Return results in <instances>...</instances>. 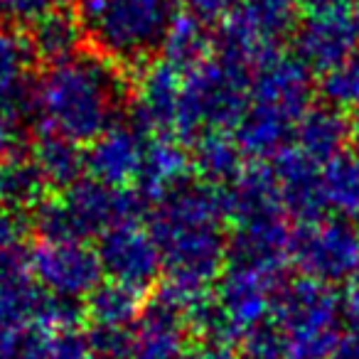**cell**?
Segmentation results:
<instances>
[{"mask_svg": "<svg viewBox=\"0 0 359 359\" xmlns=\"http://www.w3.org/2000/svg\"><path fill=\"white\" fill-rule=\"evenodd\" d=\"M25 148L22 145V133L20 123H15L13 118H8L6 114H0V158L15 153V150Z\"/></svg>", "mask_w": 359, "mask_h": 359, "instance_id": "d6a6232c", "label": "cell"}, {"mask_svg": "<svg viewBox=\"0 0 359 359\" xmlns=\"http://www.w3.org/2000/svg\"><path fill=\"white\" fill-rule=\"evenodd\" d=\"M217 55V32L180 11L160 52V60L177 74L187 76Z\"/></svg>", "mask_w": 359, "mask_h": 359, "instance_id": "7402d4cb", "label": "cell"}, {"mask_svg": "<svg viewBox=\"0 0 359 359\" xmlns=\"http://www.w3.org/2000/svg\"><path fill=\"white\" fill-rule=\"evenodd\" d=\"M342 313L344 323L352 330H359V271L342 288Z\"/></svg>", "mask_w": 359, "mask_h": 359, "instance_id": "1f68e13d", "label": "cell"}, {"mask_svg": "<svg viewBox=\"0 0 359 359\" xmlns=\"http://www.w3.org/2000/svg\"><path fill=\"white\" fill-rule=\"evenodd\" d=\"M352 143H354V150L359 153V114L352 116Z\"/></svg>", "mask_w": 359, "mask_h": 359, "instance_id": "8d00e7d4", "label": "cell"}, {"mask_svg": "<svg viewBox=\"0 0 359 359\" xmlns=\"http://www.w3.org/2000/svg\"><path fill=\"white\" fill-rule=\"evenodd\" d=\"M47 359H99V354L91 349L86 332L67 330V332H57L52 352Z\"/></svg>", "mask_w": 359, "mask_h": 359, "instance_id": "f546056e", "label": "cell"}, {"mask_svg": "<svg viewBox=\"0 0 359 359\" xmlns=\"http://www.w3.org/2000/svg\"><path fill=\"white\" fill-rule=\"evenodd\" d=\"M145 305V295L106 278L89 298L84 300V315L89 327L126 330L138 320Z\"/></svg>", "mask_w": 359, "mask_h": 359, "instance_id": "d4e9b609", "label": "cell"}, {"mask_svg": "<svg viewBox=\"0 0 359 359\" xmlns=\"http://www.w3.org/2000/svg\"><path fill=\"white\" fill-rule=\"evenodd\" d=\"M323 195L327 215L359 224V153L354 148L323 165Z\"/></svg>", "mask_w": 359, "mask_h": 359, "instance_id": "603a6c76", "label": "cell"}, {"mask_svg": "<svg viewBox=\"0 0 359 359\" xmlns=\"http://www.w3.org/2000/svg\"><path fill=\"white\" fill-rule=\"evenodd\" d=\"M271 170H273L280 205L295 224H310L330 217L323 195V165L290 145L273 160Z\"/></svg>", "mask_w": 359, "mask_h": 359, "instance_id": "9a60e30c", "label": "cell"}, {"mask_svg": "<svg viewBox=\"0 0 359 359\" xmlns=\"http://www.w3.org/2000/svg\"><path fill=\"white\" fill-rule=\"evenodd\" d=\"M357 226H359V224H357Z\"/></svg>", "mask_w": 359, "mask_h": 359, "instance_id": "f35d334b", "label": "cell"}, {"mask_svg": "<svg viewBox=\"0 0 359 359\" xmlns=\"http://www.w3.org/2000/svg\"><path fill=\"white\" fill-rule=\"evenodd\" d=\"M190 177L195 175H192L190 148L185 143H180L172 135H160V138L148 140L143 168L135 180V190L150 207Z\"/></svg>", "mask_w": 359, "mask_h": 359, "instance_id": "e0dca14e", "label": "cell"}, {"mask_svg": "<svg viewBox=\"0 0 359 359\" xmlns=\"http://www.w3.org/2000/svg\"><path fill=\"white\" fill-rule=\"evenodd\" d=\"M25 35L30 40L40 67L65 62L84 50V37H81V30L76 25L74 11L52 13V15L42 18L35 25L27 27Z\"/></svg>", "mask_w": 359, "mask_h": 359, "instance_id": "cb8c5ba5", "label": "cell"}, {"mask_svg": "<svg viewBox=\"0 0 359 359\" xmlns=\"http://www.w3.org/2000/svg\"><path fill=\"white\" fill-rule=\"evenodd\" d=\"M96 251L109 280L148 298L163 283V256L148 222H128L96 239Z\"/></svg>", "mask_w": 359, "mask_h": 359, "instance_id": "9c48e42d", "label": "cell"}, {"mask_svg": "<svg viewBox=\"0 0 359 359\" xmlns=\"http://www.w3.org/2000/svg\"><path fill=\"white\" fill-rule=\"evenodd\" d=\"M320 101L354 116L359 114V47L332 72L320 76Z\"/></svg>", "mask_w": 359, "mask_h": 359, "instance_id": "484cf974", "label": "cell"}, {"mask_svg": "<svg viewBox=\"0 0 359 359\" xmlns=\"http://www.w3.org/2000/svg\"><path fill=\"white\" fill-rule=\"evenodd\" d=\"M27 266L42 290L76 303H84L106 280L91 241H35L27 249Z\"/></svg>", "mask_w": 359, "mask_h": 359, "instance_id": "ba28073f", "label": "cell"}, {"mask_svg": "<svg viewBox=\"0 0 359 359\" xmlns=\"http://www.w3.org/2000/svg\"><path fill=\"white\" fill-rule=\"evenodd\" d=\"M67 0H0V22L27 30L37 20L65 11Z\"/></svg>", "mask_w": 359, "mask_h": 359, "instance_id": "83f0119b", "label": "cell"}, {"mask_svg": "<svg viewBox=\"0 0 359 359\" xmlns=\"http://www.w3.org/2000/svg\"><path fill=\"white\" fill-rule=\"evenodd\" d=\"M182 359H241L239 352L234 347H226V344H215V342H195Z\"/></svg>", "mask_w": 359, "mask_h": 359, "instance_id": "836d02e7", "label": "cell"}, {"mask_svg": "<svg viewBox=\"0 0 359 359\" xmlns=\"http://www.w3.org/2000/svg\"><path fill=\"white\" fill-rule=\"evenodd\" d=\"M290 266L323 283H347L359 271V226L339 217L295 224L290 231Z\"/></svg>", "mask_w": 359, "mask_h": 359, "instance_id": "52a82bcc", "label": "cell"}, {"mask_svg": "<svg viewBox=\"0 0 359 359\" xmlns=\"http://www.w3.org/2000/svg\"><path fill=\"white\" fill-rule=\"evenodd\" d=\"M133 86L128 72L84 47L69 60L40 67L30 130H52L89 145L128 118Z\"/></svg>", "mask_w": 359, "mask_h": 359, "instance_id": "7a4b0ae2", "label": "cell"}, {"mask_svg": "<svg viewBox=\"0 0 359 359\" xmlns=\"http://www.w3.org/2000/svg\"><path fill=\"white\" fill-rule=\"evenodd\" d=\"M352 143V116L325 101H315L295 128L293 145L315 163L325 165Z\"/></svg>", "mask_w": 359, "mask_h": 359, "instance_id": "d6986e66", "label": "cell"}, {"mask_svg": "<svg viewBox=\"0 0 359 359\" xmlns=\"http://www.w3.org/2000/svg\"><path fill=\"white\" fill-rule=\"evenodd\" d=\"M50 195V185L32 160L27 143L25 148L0 158V200L13 212L30 217L32 210L40 207Z\"/></svg>", "mask_w": 359, "mask_h": 359, "instance_id": "ffe728a7", "label": "cell"}, {"mask_svg": "<svg viewBox=\"0 0 359 359\" xmlns=\"http://www.w3.org/2000/svg\"><path fill=\"white\" fill-rule=\"evenodd\" d=\"M300 18L298 0H241L234 15L217 30V52L254 72L261 62L285 52Z\"/></svg>", "mask_w": 359, "mask_h": 359, "instance_id": "8992f818", "label": "cell"}, {"mask_svg": "<svg viewBox=\"0 0 359 359\" xmlns=\"http://www.w3.org/2000/svg\"><path fill=\"white\" fill-rule=\"evenodd\" d=\"M349 6H352V15H354V22L359 27V0H349Z\"/></svg>", "mask_w": 359, "mask_h": 359, "instance_id": "74e56055", "label": "cell"}, {"mask_svg": "<svg viewBox=\"0 0 359 359\" xmlns=\"http://www.w3.org/2000/svg\"><path fill=\"white\" fill-rule=\"evenodd\" d=\"M187 148L192 158V175L212 187H226L246 168L244 150L229 130L205 133Z\"/></svg>", "mask_w": 359, "mask_h": 359, "instance_id": "44dd1931", "label": "cell"}, {"mask_svg": "<svg viewBox=\"0 0 359 359\" xmlns=\"http://www.w3.org/2000/svg\"><path fill=\"white\" fill-rule=\"evenodd\" d=\"M84 47L138 76L155 60L180 15L177 0H76Z\"/></svg>", "mask_w": 359, "mask_h": 359, "instance_id": "3957f363", "label": "cell"}, {"mask_svg": "<svg viewBox=\"0 0 359 359\" xmlns=\"http://www.w3.org/2000/svg\"><path fill=\"white\" fill-rule=\"evenodd\" d=\"M187 15H192L195 20H200L202 25L219 30L239 8L241 0H180Z\"/></svg>", "mask_w": 359, "mask_h": 359, "instance_id": "f1b7e54d", "label": "cell"}, {"mask_svg": "<svg viewBox=\"0 0 359 359\" xmlns=\"http://www.w3.org/2000/svg\"><path fill=\"white\" fill-rule=\"evenodd\" d=\"M37 67L25 30L0 22V114L20 126L25 121L35 123Z\"/></svg>", "mask_w": 359, "mask_h": 359, "instance_id": "4fadbf2b", "label": "cell"}, {"mask_svg": "<svg viewBox=\"0 0 359 359\" xmlns=\"http://www.w3.org/2000/svg\"><path fill=\"white\" fill-rule=\"evenodd\" d=\"M192 344L195 334L185 310L165 290L155 288L130 325V359H182Z\"/></svg>", "mask_w": 359, "mask_h": 359, "instance_id": "8fae6325", "label": "cell"}, {"mask_svg": "<svg viewBox=\"0 0 359 359\" xmlns=\"http://www.w3.org/2000/svg\"><path fill=\"white\" fill-rule=\"evenodd\" d=\"M313 76V72L293 52H280L251 72V104L278 111L300 123L318 94Z\"/></svg>", "mask_w": 359, "mask_h": 359, "instance_id": "7c38bea8", "label": "cell"}, {"mask_svg": "<svg viewBox=\"0 0 359 359\" xmlns=\"http://www.w3.org/2000/svg\"><path fill=\"white\" fill-rule=\"evenodd\" d=\"M290 45L293 55L313 74L323 76L332 72L359 47V27L354 22L352 6L342 3L318 13H303Z\"/></svg>", "mask_w": 359, "mask_h": 359, "instance_id": "30bf717a", "label": "cell"}, {"mask_svg": "<svg viewBox=\"0 0 359 359\" xmlns=\"http://www.w3.org/2000/svg\"><path fill=\"white\" fill-rule=\"evenodd\" d=\"M32 160L47 180L52 195H65L67 190L84 180L86 175V145L65 138L52 130H30L27 143Z\"/></svg>", "mask_w": 359, "mask_h": 359, "instance_id": "ac0fdd59", "label": "cell"}, {"mask_svg": "<svg viewBox=\"0 0 359 359\" xmlns=\"http://www.w3.org/2000/svg\"><path fill=\"white\" fill-rule=\"evenodd\" d=\"M30 231L27 217L13 212L6 202L0 200V249L20 246V239Z\"/></svg>", "mask_w": 359, "mask_h": 359, "instance_id": "4dcf8cb0", "label": "cell"}, {"mask_svg": "<svg viewBox=\"0 0 359 359\" xmlns=\"http://www.w3.org/2000/svg\"><path fill=\"white\" fill-rule=\"evenodd\" d=\"M273 320L285 334V359H330L344 337L342 293L308 276L285 278L276 295Z\"/></svg>", "mask_w": 359, "mask_h": 359, "instance_id": "5b68a950", "label": "cell"}, {"mask_svg": "<svg viewBox=\"0 0 359 359\" xmlns=\"http://www.w3.org/2000/svg\"><path fill=\"white\" fill-rule=\"evenodd\" d=\"M0 359H20L15 354V349L11 347V342H8V337L3 332H0Z\"/></svg>", "mask_w": 359, "mask_h": 359, "instance_id": "d590c367", "label": "cell"}, {"mask_svg": "<svg viewBox=\"0 0 359 359\" xmlns=\"http://www.w3.org/2000/svg\"><path fill=\"white\" fill-rule=\"evenodd\" d=\"M330 359H359V330H349L339 339L337 349Z\"/></svg>", "mask_w": 359, "mask_h": 359, "instance_id": "e575fe53", "label": "cell"}, {"mask_svg": "<svg viewBox=\"0 0 359 359\" xmlns=\"http://www.w3.org/2000/svg\"><path fill=\"white\" fill-rule=\"evenodd\" d=\"M185 76L177 74L163 60H155L148 69L135 76L133 99H130L128 121L148 138L172 135L177 126L180 96Z\"/></svg>", "mask_w": 359, "mask_h": 359, "instance_id": "5bb4252c", "label": "cell"}, {"mask_svg": "<svg viewBox=\"0 0 359 359\" xmlns=\"http://www.w3.org/2000/svg\"><path fill=\"white\" fill-rule=\"evenodd\" d=\"M148 229L163 256L160 290L180 308L207 295L226 271L229 217L224 192L190 177L148 212Z\"/></svg>", "mask_w": 359, "mask_h": 359, "instance_id": "6da1fadb", "label": "cell"}, {"mask_svg": "<svg viewBox=\"0 0 359 359\" xmlns=\"http://www.w3.org/2000/svg\"><path fill=\"white\" fill-rule=\"evenodd\" d=\"M148 135L138 130L128 118L116 123L104 135L86 145V172L114 187H135L143 168Z\"/></svg>", "mask_w": 359, "mask_h": 359, "instance_id": "2e32d148", "label": "cell"}, {"mask_svg": "<svg viewBox=\"0 0 359 359\" xmlns=\"http://www.w3.org/2000/svg\"><path fill=\"white\" fill-rule=\"evenodd\" d=\"M236 352H239L241 359H285V352H288L285 334L280 325L273 320V315L259 323L256 327H251L241 337Z\"/></svg>", "mask_w": 359, "mask_h": 359, "instance_id": "4316f807", "label": "cell"}, {"mask_svg": "<svg viewBox=\"0 0 359 359\" xmlns=\"http://www.w3.org/2000/svg\"><path fill=\"white\" fill-rule=\"evenodd\" d=\"M251 101V69L217 52L182 81L175 138L192 145L200 135L239 126Z\"/></svg>", "mask_w": 359, "mask_h": 359, "instance_id": "277c9868", "label": "cell"}]
</instances>
